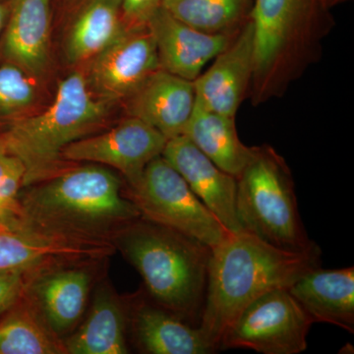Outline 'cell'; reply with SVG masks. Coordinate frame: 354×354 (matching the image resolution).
Listing matches in <instances>:
<instances>
[{"instance_id": "obj_28", "label": "cell", "mask_w": 354, "mask_h": 354, "mask_svg": "<svg viewBox=\"0 0 354 354\" xmlns=\"http://www.w3.org/2000/svg\"><path fill=\"white\" fill-rule=\"evenodd\" d=\"M123 18L128 29L147 27L153 14L162 6V0H120Z\"/></svg>"}, {"instance_id": "obj_26", "label": "cell", "mask_w": 354, "mask_h": 354, "mask_svg": "<svg viewBox=\"0 0 354 354\" xmlns=\"http://www.w3.org/2000/svg\"><path fill=\"white\" fill-rule=\"evenodd\" d=\"M25 176V167L19 158L0 150V220L15 213Z\"/></svg>"}, {"instance_id": "obj_20", "label": "cell", "mask_w": 354, "mask_h": 354, "mask_svg": "<svg viewBox=\"0 0 354 354\" xmlns=\"http://www.w3.org/2000/svg\"><path fill=\"white\" fill-rule=\"evenodd\" d=\"M127 30L120 0H81L67 36V58L72 64L93 59Z\"/></svg>"}, {"instance_id": "obj_14", "label": "cell", "mask_w": 354, "mask_h": 354, "mask_svg": "<svg viewBox=\"0 0 354 354\" xmlns=\"http://www.w3.org/2000/svg\"><path fill=\"white\" fill-rule=\"evenodd\" d=\"M162 158L230 232H242L236 209V178L216 167L184 135L167 140Z\"/></svg>"}, {"instance_id": "obj_21", "label": "cell", "mask_w": 354, "mask_h": 354, "mask_svg": "<svg viewBox=\"0 0 354 354\" xmlns=\"http://www.w3.org/2000/svg\"><path fill=\"white\" fill-rule=\"evenodd\" d=\"M183 135L223 171L236 178L253 153L237 134L234 116L195 106Z\"/></svg>"}, {"instance_id": "obj_6", "label": "cell", "mask_w": 354, "mask_h": 354, "mask_svg": "<svg viewBox=\"0 0 354 354\" xmlns=\"http://www.w3.org/2000/svg\"><path fill=\"white\" fill-rule=\"evenodd\" d=\"M236 183L237 216L245 232L292 252L318 246L300 218L290 167L272 147H254Z\"/></svg>"}, {"instance_id": "obj_11", "label": "cell", "mask_w": 354, "mask_h": 354, "mask_svg": "<svg viewBox=\"0 0 354 354\" xmlns=\"http://www.w3.org/2000/svg\"><path fill=\"white\" fill-rule=\"evenodd\" d=\"M158 69L157 48L148 28L129 29L93 58L87 80L104 101L127 100Z\"/></svg>"}, {"instance_id": "obj_4", "label": "cell", "mask_w": 354, "mask_h": 354, "mask_svg": "<svg viewBox=\"0 0 354 354\" xmlns=\"http://www.w3.org/2000/svg\"><path fill=\"white\" fill-rule=\"evenodd\" d=\"M113 241L141 274L155 304L199 327L211 248L142 216Z\"/></svg>"}, {"instance_id": "obj_30", "label": "cell", "mask_w": 354, "mask_h": 354, "mask_svg": "<svg viewBox=\"0 0 354 354\" xmlns=\"http://www.w3.org/2000/svg\"><path fill=\"white\" fill-rule=\"evenodd\" d=\"M324 6L329 8V7L337 6V4L342 3V2L346 1V0H322Z\"/></svg>"}, {"instance_id": "obj_3", "label": "cell", "mask_w": 354, "mask_h": 354, "mask_svg": "<svg viewBox=\"0 0 354 354\" xmlns=\"http://www.w3.org/2000/svg\"><path fill=\"white\" fill-rule=\"evenodd\" d=\"M327 9L322 0H254L253 106L281 97L318 59L330 27Z\"/></svg>"}, {"instance_id": "obj_18", "label": "cell", "mask_w": 354, "mask_h": 354, "mask_svg": "<svg viewBox=\"0 0 354 354\" xmlns=\"http://www.w3.org/2000/svg\"><path fill=\"white\" fill-rule=\"evenodd\" d=\"M3 53L10 64L41 75L50 59L51 0H11Z\"/></svg>"}, {"instance_id": "obj_17", "label": "cell", "mask_w": 354, "mask_h": 354, "mask_svg": "<svg viewBox=\"0 0 354 354\" xmlns=\"http://www.w3.org/2000/svg\"><path fill=\"white\" fill-rule=\"evenodd\" d=\"M313 323H329L354 333V268H314L288 288Z\"/></svg>"}, {"instance_id": "obj_2", "label": "cell", "mask_w": 354, "mask_h": 354, "mask_svg": "<svg viewBox=\"0 0 354 354\" xmlns=\"http://www.w3.org/2000/svg\"><path fill=\"white\" fill-rule=\"evenodd\" d=\"M320 264L319 246L292 252L245 230L230 232L225 241L211 249L199 324L207 341L218 351L225 330L254 300L277 288H290Z\"/></svg>"}, {"instance_id": "obj_27", "label": "cell", "mask_w": 354, "mask_h": 354, "mask_svg": "<svg viewBox=\"0 0 354 354\" xmlns=\"http://www.w3.org/2000/svg\"><path fill=\"white\" fill-rule=\"evenodd\" d=\"M38 272L0 270V317L13 309L22 299L32 277Z\"/></svg>"}, {"instance_id": "obj_25", "label": "cell", "mask_w": 354, "mask_h": 354, "mask_svg": "<svg viewBox=\"0 0 354 354\" xmlns=\"http://www.w3.org/2000/svg\"><path fill=\"white\" fill-rule=\"evenodd\" d=\"M36 99L32 75L10 62L0 67V120L23 113Z\"/></svg>"}, {"instance_id": "obj_29", "label": "cell", "mask_w": 354, "mask_h": 354, "mask_svg": "<svg viewBox=\"0 0 354 354\" xmlns=\"http://www.w3.org/2000/svg\"><path fill=\"white\" fill-rule=\"evenodd\" d=\"M9 4L7 6L6 3L0 2V32L3 29L4 26L6 25L7 18H8Z\"/></svg>"}, {"instance_id": "obj_19", "label": "cell", "mask_w": 354, "mask_h": 354, "mask_svg": "<svg viewBox=\"0 0 354 354\" xmlns=\"http://www.w3.org/2000/svg\"><path fill=\"white\" fill-rule=\"evenodd\" d=\"M132 327L140 348L151 354H211L216 351L201 329L157 304L139 302Z\"/></svg>"}, {"instance_id": "obj_13", "label": "cell", "mask_w": 354, "mask_h": 354, "mask_svg": "<svg viewBox=\"0 0 354 354\" xmlns=\"http://www.w3.org/2000/svg\"><path fill=\"white\" fill-rule=\"evenodd\" d=\"M147 28L155 41L160 69L192 82L241 30L221 34L202 32L177 20L162 6Z\"/></svg>"}, {"instance_id": "obj_10", "label": "cell", "mask_w": 354, "mask_h": 354, "mask_svg": "<svg viewBox=\"0 0 354 354\" xmlns=\"http://www.w3.org/2000/svg\"><path fill=\"white\" fill-rule=\"evenodd\" d=\"M113 243H86L51 236L13 216L0 220V270L41 271L58 264L87 263L113 252Z\"/></svg>"}, {"instance_id": "obj_12", "label": "cell", "mask_w": 354, "mask_h": 354, "mask_svg": "<svg viewBox=\"0 0 354 354\" xmlns=\"http://www.w3.org/2000/svg\"><path fill=\"white\" fill-rule=\"evenodd\" d=\"M253 72V29L247 19L209 68L193 81L195 106L235 118L248 97Z\"/></svg>"}, {"instance_id": "obj_22", "label": "cell", "mask_w": 354, "mask_h": 354, "mask_svg": "<svg viewBox=\"0 0 354 354\" xmlns=\"http://www.w3.org/2000/svg\"><path fill=\"white\" fill-rule=\"evenodd\" d=\"M127 312L113 291L95 295L87 320L65 342L70 354H127Z\"/></svg>"}, {"instance_id": "obj_8", "label": "cell", "mask_w": 354, "mask_h": 354, "mask_svg": "<svg viewBox=\"0 0 354 354\" xmlns=\"http://www.w3.org/2000/svg\"><path fill=\"white\" fill-rule=\"evenodd\" d=\"M313 324L288 288H277L254 300L237 316L221 337L218 351L246 348L263 354L304 353Z\"/></svg>"}, {"instance_id": "obj_7", "label": "cell", "mask_w": 354, "mask_h": 354, "mask_svg": "<svg viewBox=\"0 0 354 354\" xmlns=\"http://www.w3.org/2000/svg\"><path fill=\"white\" fill-rule=\"evenodd\" d=\"M128 197L142 218L187 235L211 249L230 234L162 156L149 162L139 180L130 186Z\"/></svg>"}, {"instance_id": "obj_16", "label": "cell", "mask_w": 354, "mask_h": 354, "mask_svg": "<svg viewBox=\"0 0 354 354\" xmlns=\"http://www.w3.org/2000/svg\"><path fill=\"white\" fill-rule=\"evenodd\" d=\"M128 115L150 125L167 140L183 135L195 106L192 81L158 69L125 100Z\"/></svg>"}, {"instance_id": "obj_15", "label": "cell", "mask_w": 354, "mask_h": 354, "mask_svg": "<svg viewBox=\"0 0 354 354\" xmlns=\"http://www.w3.org/2000/svg\"><path fill=\"white\" fill-rule=\"evenodd\" d=\"M91 281L84 268L55 266L35 274L26 295L48 329L59 337L82 317Z\"/></svg>"}, {"instance_id": "obj_9", "label": "cell", "mask_w": 354, "mask_h": 354, "mask_svg": "<svg viewBox=\"0 0 354 354\" xmlns=\"http://www.w3.org/2000/svg\"><path fill=\"white\" fill-rule=\"evenodd\" d=\"M167 139L155 128L132 116L108 131L70 144L62 156L66 162H88L121 172L129 186L139 180L153 158L162 156Z\"/></svg>"}, {"instance_id": "obj_1", "label": "cell", "mask_w": 354, "mask_h": 354, "mask_svg": "<svg viewBox=\"0 0 354 354\" xmlns=\"http://www.w3.org/2000/svg\"><path fill=\"white\" fill-rule=\"evenodd\" d=\"M18 199L13 216L51 236L86 243H113L141 218L122 184L101 165L71 167L34 185Z\"/></svg>"}, {"instance_id": "obj_24", "label": "cell", "mask_w": 354, "mask_h": 354, "mask_svg": "<svg viewBox=\"0 0 354 354\" xmlns=\"http://www.w3.org/2000/svg\"><path fill=\"white\" fill-rule=\"evenodd\" d=\"M247 0H162L177 20L209 34L235 32L246 22Z\"/></svg>"}, {"instance_id": "obj_23", "label": "cell", "mask_w": 354, "mask_h": 354, "mask_svg": "<svg viewBox=\"0 0 354 354\" xmlns=\"http://www.w3.org/2000/svg\"><path fill=\"white\" fill-rule=\"evenodd\" d=\"M57 337L28 300L0 322V354L66 353Z\"/></svg>"}, {"instance_id": "obj_5", "label": "cell", "mask_w": 354, "mask_h": 354, "mask_svg": "<svg viewBox=\"0 0 354 354\" xmlns=\"http://www.w3.org/2000/svg\"><path fill=\"white\" fill-rule=\"evenodd\" d=\"M106 102L95 97L84 74L74 72L62 80L43 113L18 118L0 135V150L24 165V187L68 169L62 156L64 149L104 120Z\"/></svg>"}]
</instances>
